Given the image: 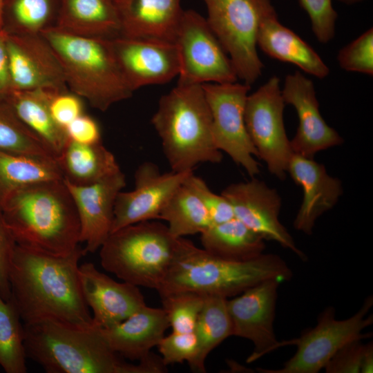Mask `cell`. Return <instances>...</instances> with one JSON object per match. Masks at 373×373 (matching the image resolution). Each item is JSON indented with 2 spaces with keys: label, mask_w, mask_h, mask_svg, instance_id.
Listing matches in <instances>:
<instances>
[{
  "label": "cell",
  "mask_w": 373,
  "mask_h": 373,
  "mask_svg": "<svg viewBox=\"0 0 373 373\" xmlns=\"http://www.w3.org/2000/svg\"><path fill=\"white\" fill-rule=\"evenodd\" d=\"M0 151L56 161L55 155L0 97Z\"/></svg>",
  "instance_id": "cell-34"
},
{
  "label": "cell",
  "mask_w": 373,
  "mask_h": 373,
  "mask_svg": "<svg viewBox=\"0 0 373 373\" xmlns=\"http://www.w3.org/2000/svg\"><path fill=\"white\" fill-rule=\"evenodd\" d=\"M205 296L193 291H178L160 296L162 309L172 332H194Z\"/></svg>",
  "instance_id": "cell-35"
},
{
  "label": "cell",
  "mask_w": 373,
  "mask_h": 373,
  "mask_svg": "<svg viewBox=\"0 0 373 373\" xmlns=\"http://www.w3.org/2000/svg\"><path fill=\"white\" fill-rule=\"evenodd\" d=\"M281 93L285 103L294 106L298 118L296 133L290 140L294 154L314 159L317 153L343 142L338 133L322 117L311 79L300 71L288 74Z\"/></svg>",
  "instance_id": "cell-17"
},
{
  "label": "cell",
  "mask_w": 373,
  "mask_h": 373,
  "mask_svg": "<svg viewBox=\"0 0 373 373\" xmlns=\"http://www.w3.org/2000/svg\"><path fill=\"white\" fill-rule=\"evenodd\" d=\"M170 327L162 308L141 307L125 320L100 328L108 346L122 358L140 362L148 358Z\"/></svg>",
  "instance_id": "cell-23"
},
{
  "label": "cell",
  "mask_w": 373,
  "mask_h": 373,
  "mask_svg": "<svg viewBox=\"0 0 373 373\" xmlns=\"http://www.w3.org/2000/svg\"><path fill=\"white\" fill-rule=\"evenodd\" d=\"M0 211L19 246L59 256L80 246L77 209L63 180L25 186L14 192Z\"/></svg>",
  "instance_id": "cell-3"
},
{
  "label": "cell",
  "mask_w": 373,
  "mask_h": 373,
  "mask_svg": "<svg viewBox=\"0 0 373 373\" xmlns=\"http://www.w3.org/2000/svg\"><path fill=\"white\" fill-rule=\"evenodd\" d=\"M160 220L167 222L169 232L175 238L201 233L212 224L203 204L183 184L162 209Z\"/></svg>",
  "instance_id": "cell-32"
},
{
  "label": "cell",
  "mask_w": 373,
  "mask_h": 373,
  "mask_svg": "<svg viewBox=\"0 0 373 373\" xmlns=\"http://www.w3.org/2000/svg\"><path fill=\"white\" fill-rule=\"evenodd\" d=\"M54 26L85 37L110 39L121 35L119 16L113 0H60Z\"/></svg>",
  "instance_id": "cell-25"
},
{
  "label": "cell",
  "mask_w": 373,
  "mask_h": 373,
  "mask_svg": "<svg viewBox=\"0 0 373 373\" xmlns=\"http://www.w3.org/2000/svg\"><path fill=\"white\" fill-rule=\"evenodd\" d=\"M60 0H4L3 30L9 34L39 35L54 26Z\"/></svg>",
  "instance_id": "cell-31"
},
{
  "label": "cell",
  "mask_w": 373,
  "mask_h": 373,
  "mask_svg": "<svg viewBox=\"0 0 373 373\" xmlns=\"http://www.w3.org/2000/svg\"><path fill=\"white\" fill-rule=\"evenodd\" d=\"M291 269L279 256L262 254L246 261L216 257L184 238L182 246L160 287V296L193 291L226 298L237 296L267 280H289Z\"/></svg>",
  "instance_id": "cell-4"
},
{
  "label": "cell",
  "mask_w": 373,
  "mask_h": 373,
  "mask_svg": "<svg viewBox=\"0 0 373 373\" xmlns=\"http://www.w3.org/2000/svg\"><path fill=\"white\" fill-rule=\"evenodd\" d=\"M68 139L76 143L92 144L101 141V130L97 121L83 113L66 128Z\"/></svg>",
  "instance_id": "cell-43"
},
{
  "label": "cell",
  "mask_w": 373,
  "mask_h": 373,
  "mask_svg": "<svg viewBox=\"0 0 373 373\" xmlns=\"http://www.w3.org/2000/svg\"><path fill=\"white\" fill-rule=\"evenodd\" d=\"M111 41L121 72L133 91L165 84L178 75L179 57L174 43L123 36Z\"/></svg>",
  "instance_id": "cell-16"
},
{
  "label": "cell",
  "mask_w": 373,
  "mask_h": 373,
  "mask_svg": "<svg viewBox=\"0 0 373 373\" xmlns=\"http://www.w3.org/2000/svg\"><path fill=\"white\" fill-rule=\"evenodd\" d=\"M183 185L200 200L212 224L224 222L235 218L232 206L227 198L222 194L213 192L206 182L193 172L186 178Z\"/></svg>",
  "instance_id": "cell-37"
},
{
  "label": "cell",
  "mask_w": 373,
  "mask_h": 373,
  "mask_svg": "<svg viewBox=\"0 0 373 373\" xmlns=\"http://www.w3.org/2000/svg\"><path fill=\"white\" fill-rule=\"evenodd\" d=\"M300 6L307 13L312 32L322 44L330 41L335 35L337 12L332 0H298Z\"/></svg>",
  "instance_id": "cell-39"
},
{
  "label": "cell",
  "mask_w": 373,
  "mask_h": 373,
  "mask_svg": "<svg viewBox=\"0 0 373 373\" xmlns=\"http://www.w3.org/2000/svg\"><path fill=\"white\" fill-rule=\"evenodd\" d=\"M287 173L303 194L294 227L310 235L316 220L337 204L343 194L342 182L330 175L323 164L296 154L289 162Z\"/></svg>",
  "instance_id": "cell-22"
},
{
  "label": "cell",
  "mask_w": 373,
  "mask_h": 373,
  "mask_svg": "<svg viewBox=\"0 0 373 373\" xmlns=\"http://www.w3.org/2000/svg\"><path fill=\"white\" fill-rule=\"evenodd\" d=\"M280 281H262L227 301L233 336L249 340L254 351L247 358L251 363L280 347L274 330Z\"/></svg>",
  "instance_id": "cell-14"
},
{
  "label": "cell",
  "mask_w": 373,
  "mask_h": 373,
  "mask_svg": "<svg viewBox=\"0 0 373 373\" xmlns=\"http://www.w3.org/2000/svg\"><path fill=\"white\" fill-rule=\"evenodd\" d=\"M184 238L157 220L131 224L111 233L99 248L100 263L122 281L157 291Z\"/></svg>",
  "instance_id": "cell-7"
},
{
  "label": "cell",
  "mask_w": 373,
  "mask_h": 373,
  "mask_svg": "<svg viewBox=\"0 0 373 373\" xmlns=\"http://www.w3.org/2000/svg\"><path fill=\"white\" fill-rule=\"evenodd\" d=\"M373 305L372 296L364 300L359 310L344 320L335 318L332 307L319 315L317 325L303 332L298 338L280 342V347L296 345L295 354L278 370L258 369L264 373H317L325 367L331 357L347 343L366 338L362 331L373 323L372 314L367 316Z\"/></svg>",
  "instance_id": "cell-8"
},
{
  "label": "cell",
  "mask_w": 373,
  "mask_h": 373,
  "mask_svg": "<svg viewBox=\"0 0 373 373\" xmlns=\"http://www.w3.org/2000/svg\"><path fill=\"white\" fill-rule=\"evenodd\" d=\"M280 79L272 76L255 92L248 95L245 107V122L258 157L268 171L283 180L287 174L293 151L286 134Z\"/></svg>",
  "instance_id": "cell-10"
},
{
  "label": "cell",
  "mask_w": 373,
  "mask_h": 373,
  "mask_svg": "<svg viewBox=\"0 0 373 373\" xmlns=\"http://www.w3.org/2000/svg\"><path fill=\"white\" fill-rule=\"evenodd\" d=\"M373 372V344H366L361 373H372Z\"/></svg>",
  "instance_id": "cell-45"
},
{
  "label": "cell",
  "mask_w": 373,
  "mask_h": 373,
  "mask_svg": "<svg viewBox=\"0 0 373 373\" xmlns=\"http://www.w3.org/2000/svg\"><path fill=\"white\" fill-rule=\"evenodd\" d=\"M115 3L117 1V0H113Z\"/></svg>",
  "instance_id": "cell-48"
},
{
  "label": "cell",
  "mask_w": 373,
  "mask_h": 373,
  "mask_svg": "<svg viewBox=\"0 0 373 373\" xmlns=\"http://www.w3.org/2000/svg\"><path fill=\"white\" fill-rule=\"evenodd\" d=\"M8 32L0 30V97L12 90L7 49Z\"/></svg>",
  "instance_id": "cell-44"
},
{
  "label": "cell",
  "mask_w": 373,
  "mask_h": 373,
  "mask_svg": "<svg viewBox=\"0 0 373 373\" xmlns=\"http://www.w3.org/2000/svg\"><path fill=\"white\" fill-rule=\"evenodd\" d=\"M340 67L348 72L373 75V29L369 28L341 48L337 55Z\"/></svg>",
  "instance_id": "cell-36"
},
{
  "label": "cell",
  "mask_w": 373,
  "mask_h": 373,
  "mask_svg": "<svg viewBox=\"0 0 373 373\" xmlns=\"http://www.w3.org/2000/svg\"><path fill=\"white\" fill-rule=\"evenodd\" d=\"M57 180H63V175L56 161L0 151V209L17 190Z\"/></svg>",
  "instance_id": "cell-29"
},
{
  "label": "cell",
  "mask_w": 373,
  "mask_h": 373,
  "mask_svg": "<svg viewBox=\"0 0 373 373\" xmlns=\"http://www.w3.org/2000/svg\"><path fill=\"white\" fill-rule=\"evenodd\" d=\"M366 344L361 339L352 341L340 348L325 366L327 373H358L361 371Z\"/></svg>",
  "instance_id": "cell-41"
},
{
  "label": "cell",
  "mask_w": 373,
  "mask_h": 373,
  "mask_svg": "<svg viewBox=\"0 0 373 373\" xmlns=\"http://www.w3.org/2000/svg\"><path fill=\"white\" fill-rule=\"evenodd\" d=\"M28 358L47 373H163L157 356L137 364L125 361L108 346L100 327L47 320L23 324Z\"/></svg>",
  "instance_id": "cell-2"
},
{
  "label": "cell",
  "mask_w": 373,
  "mask_h": 373,
  "mask_svg": "<svg viewBox=\"0 0 373 373\" xmlns=\"http://www.w3.org/2000/svg\"><path fill=\"white\" fill-rule=\"evenodd\" d=\"M174 44L180 70L179 84L233 83L238 77L222 44L205 18L193 10H184Z\"/></svg>",
  "instance_id": "cell-9"
},
{
  "label": "cell",
  "mask_w": 373,
  "mask_h": 373,
  "mask_svg": "<svg viewBox=\"0 0 373 373\" xmlns=\"http://www.w3.org/2000/svg\"><path fill=\"white\" fill-rule=\"evenodd\" d=\"M41 35L55 51L68 88L93 108L104 112L133 95L134 91L116 60L111 39L77 36L55 26Z\"/></svg>",
  "instance_id": "cell-6"
},
{
  "label": "cell",
  "mask_w": 373,
  "mask_h": 373,
  "mask_svg": "<svg viewBox=\"0 0 373 373\" xmlns=\"http://www.w3.org/2000/svg\"><path fill=\"white\" fill-rule=\"evenodd\" d=\"M151 123L171 171L192 172L202 163L222 160L202 84H178L161 97Z\"/></svg>",
  "instance_id": "cell-5"
},
{
  "label": "cell",
  "mask_w": 373,
  "mask_h": 373,
  "mask_svg": "<svg viewBox=\"0 0 373 373\" xmlns=\"http://www.w3.org/2000/svg\"><path fill=\"white\" fill-rule=\"evenodd\" d=\"M79 274L84 300L92 310L93 324L100 328L115 325L146 305L139 287L115 280L93 262L80 265Z\"/></svg>",
  "instance_id": "cell-20"
},
{
  "label": "cell",
  "mask_w": 373,
  "mask_h": 373,
  "mask_svg": "<svg viewBox=\"0 0 373 373\" xmlns=\"http://www.w3.org/2000/svg\"><path fill=\"white\" fill-rule=\"evenodd\" d=\"M12 90L68 89L60 62L41 35L7 36Z\"/></svg>",
  "instance_id": "cell-18"
},
{
  "label": "cell",
  "mask_w": 373,
  "mask_h": 373,
  "mask_svg": "<svg viewBox=\"0 0 373 373\" xmlns=\"http://www.w3.org/2000/svg\"><path fill=\"white\" fill-rule=\"evenodd\" d=\"M55 90H12L2 98L57 160L68 141V137L65 129L55 122L50 111V99Z\"/></svg>",
  "instance_id": "cell-26"
},
{
  "label": "cell",
  "mask_w": 373,
  "mask_h": 373,
  "mask_svg": "<svg viewBox=\"0 0 373 373\" xmlns=\"http://www.w3.org/2000/svg\"><path fill=\"white\" fill-rule=\"evenodd\" d=\"M221 194L232 206L235 218L265 240H273L289 249L303 260L300 251L279 220L282 199L278 191L255 177L250 180L232 183Z\"/></svg>",
  "instance_id": "cell-13"
},
{
  "label": "cell",
  "mask_w": 373,
  "mask_h": 373,
  "mask_svg": "<svg viewBox=\"0 0 373 373\" xmlns=\"http://www.w3.org/2000/svg\"><path fill=\"white\" fill-rule=\"evenodd\" d=\"M338 1L347 5H352V4L361 2L364 0H338Z\"/></svg>",
  "instance_id": "cell-47"
},
{
  "label": "cell",
  "mask_w": 373,
  "mask_h": 373,
  "mask_svg": "<svg viewBox=\"0 0 373 373\" xmlns=\"http://www.w3.org/2000/svg\"><path fill=\"white\" fill-rule=\"evenodd\" d=\"M209 27L227 53L238 79L251 86L264 67L258 52V15L253 0H203Z\"/></svg>",
  "instance_id": "cell-11"
},
{
  "label": "cell",
  "mask_w": 373,
  "mask_h": 373,
  "mask_svg": "<svg viewBox=\"0 0 373 373\" xmlns=\"http://www.w3.org/2000/svg\"><path fill=\"white\" fill-rule=\"evenodd\" d=\"M11 300L0 294V366L6 373L27 372L24 327Z\"/></svg>",
  "instance_id": "cell-33"
},
{
  "label": "cell",
  "mask_w": 373,
  "mask_h": 373,
  "mask_svg": "<svg viewBox=\"0 0 373 373\" xmlns=\"http://www.w3.org/2000/svg\"><path fill=\"white\" fill-rule=\"evenodd\" d=\"M64 182L77 209L80 243L85 244L84 253H94L111 234L115 203L118 193L126 186L125 175L120 170L88 185Z\"/></svg>",
  "instance_id": "cell-19"
},
{
  "label": "cell",
  "mask_w": 373,
  "mask_h": 373,
  "mask_svg": "<svg viewBox=\"0 0 373 373\" xmlns=\"http://www.w3.org/2000/svg\"><path fill=\"white\" fill-rule=\"evenodd\" d=\"M157 347L165 365L187 362L190 366L198 354V341L194 332H172L164 336Z\"/></svg>",
  "instance_id": "cell-38"
},
{
  "label": "cell",
  "mask_w": 373,
  "mask_h": 373,
  "mask_svg": "<svg viewBox=\"0 0 373 373\" xmlns=\"http://www.w3.org/2000/svg\"><path fill=\"white\" fill-rule=\"evenodd\" d=\"M57 162L63 180L76 185L95 183L121 170L102 142L84 144L68 139Z\"/></svg>",
  "instance_id": "cell-27"
},
{
  "label": "cell",
  "mask_w": 373,
  "mask_h": 373,
  "mask_svg": "<svg viewBox=\"0 0 373 373\" xmlns=\"http://www.w3.org/2000/svg\"><path fill=\"white\" fill-rule=\"evenodd\" d=\"M80 246L53 256L17 245L10 271V299L23 324L52 320L78 326L93 324L82 291Z\"/></svg>",
  "instance_id": "cell-1"
},
{
  "label": "cell",
  "mask_w": 373,
  "mask_h": 373,
  "mask_svg": "<svg viewBox=\"0 0 373 373\" xmlns=\"http://www.w3.org/2000/svg\"><path fill=\"white\" fill-rule=\"evenodd\" d=\"M49 108L55 122L65 128L84 113L82 99L69 90H55L50 97Z\"/></svg>",
  "instance_id": "cell-40"
},
{
  "label": "cell",
  "mask_w": 373,
  "mask_h": 373,
  "mask_svg": "<svg viewBox=\"0 0 373 373\" xmlns=\"http://www.w3.org/2000/svg\"><path fill=\"white\" fill-rule=\"evenodd\" d=\"M17 245L0 211V294L6 300L11 296L10 271Z\"/></svg>",
  "instance_id": "cell-42"
},
{
  "label": "cell",
  "mask_w": 373,
  "mask_h": 373,
  "mask_svg": "<svg viewBox=\"0 0 373 373\" xmlns=\"http://www.w3.org/2000/svg\"><path fill=\"white\" fill-rule=\"evenodd\" d=\"M210 108L212 135L217 148L226 153L251 178L260 173L258 157L247 131L245 107L251 86L243 83L203 84Z\"/></svg>",
  "instance_id": "cell-12"
},
{
  "label": "cell",
  "mask_w": 373,
  "mask_h": 373,
  "mask_svg": "<svg viewBox=\"0 0 373 373\" xmlns=\"http://www.w3.org/2000/svg\"><path fill=\"white\" fill-rule=\"evenodd\" d=\"M4 0H0V30H3V7Z\"/></svg>",
  "instance_id": "cell-46"
},
{
  "label": "cell",
  "mask_w": 373,
  "mask_h": 373,
  "mask_svg": "<svg viewBox=\"0 0 373 373\" xmlns=\"http://www.w3.org/2000/svg\"><path fill=\"white\" fill-rule=\"evenodd\" d=\"M202 249L229 260L246 261L262 254L265 240L236 218L211 224L200 233Z\"/></svg>",
  "instance_id": "cell-28"
},
{
  "label": "cell",
  "mask_w": 373,
  "mask_h": 373,
  "mask_svg": "<svg viewBox=\"0 0 373 373\" xmlns=\"http://www.w3.org/2000/svg\"><path fill=\"white\" fill-rule=\"evenodd\" d=\"M191 173H162L153 162L140 164L134 175V189L121 191L117 196L111 233L135 223L160 220L162 209Z\"/></svg>",
  "instance_id": "cell-15"
},
{
  "label": "cell",
  "mask_w": 373,
  "mask_h": 373,
  "mask_svg": "<svg viewBox=\"0 0 373 373\" xmlns=\"http://www.w3.org/2000/svg\"><path fill=\"white\" fill-rule=\"evenodd\" d=\"M227 301V298L222 296H205L194 330L198 350L194 361L189 366L194 372H205V361L209 354L225 339L233 336Z\"/></svg>",
  "instance_id": "cell-30"
},
{
  "label": "cell",
  "mask_w": 373,
  "mask_h": 373,
  "mask_svg": "<svg viewBox=\"0 0 373 373\" xmlns=\"http://www.w3.org/2000/svg\"><path fill=\"white\" fill-rule=\"evenodd\" d=\"M258 15L256 44L269 57L296 65L303 72L323 79L329 68L316 51L278 20L270 0H253Z\"/></svg>",
  "instance_id": "cell-21"
},
{
  "label": "cell",
  "mask_w": 373,
  "mask_h": 373,
  "mask_svg": "<svg viewBox=\"0 0 373 373\" xmlns=\"http://www.w3.org/2000/svg\"><path fill=\"white\" fill-rule=\"evenodd\" d=\"M120 36L174 43L183 13L181 0H117Z\"/></svg>",
  "instance_id": "cell-24"
}]
</instances>
